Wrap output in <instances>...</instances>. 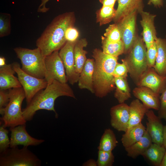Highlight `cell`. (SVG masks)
Here are the masks:
<instances>
[{"instance_id":"obj_3","label":"cell","mask_w":166,"mask_h":166,"mask_svg":"<svg viewBox=\"0 0 166 166\" xmlns=\"http://www.w3.org/2000/svg\"><path fill=\"white\" fill-rule=\"evenodd\" d=\"M92 56L94 60V93L97 97L103 98L116 88L113 72L118 58L106 54L97 48L93 50Z\"/></svg>"},{"instance_id":"obj_13","label":"cell","mask_w":166,"mask_h":166,"mask_svg":"<svg viewBox=\"0 0 166 166\" xmlns=\"http://www.w3.org/2000/svg\"><path fill=\"white\" fill-rule=\"evenodd\" d=\"M110 115L111 126L118 131L125 132L128 126L129 105L124 103L114 105L110 109Z\"/></svg>"},{"instance_id":"obj_43","label":"cell","mask_w":166,"mask_h":166,"mask_svg":"<svg viewBox=\"0 0 166 166\" xmlns=\"http://www.w3.org/2000/svg\"><path fill=\"white\" fill-rule=\"evenodd\" d=\"M83 166H97V161L93 159H90L84 162L82 165Z\"/></svg>"},{"instance_id":"obj_24","label":"cell","mask_w":166,"mask_h":166,"mask_svg":"<svg viewBox=\"0 0 166 166\" xmlns=\"http://www.w3.org/2000/svg\"><path fill=\"white\" fill-rule=\"evenodd\" d=\"M155 41L157 55L153 68L159 75L166 76V39L157 38Z\"/></svg>"},{"instance_id":"obj_22","label":"cell","mask_w":166,"mask_h":166,"mask_svg":"<svg viewBox=\"0 0 166 166\" xmlns=\"http://www.w3.org/2000/svg\"><path fill=\"white\" fill-rule=\"evenodd\" d=\"M129 106V120L128 128L141 123L148 110L137 99L132 101Z\"/></svg>"},{"instance_id":"obj_42","label":"cell","mask_w":166,"mask_h":166,"mask_svg":"<svg viewBox=\"0 0 166 166\" xmlns=\"http://www.w3.org/2000/svg\"><path fill=\"white\" fill-rule=\"evenodd\" d=\"M148 4H152L155 6L160 8L163 5V0H149Z\"/></svg>"},{"instance_id":"obj_8","label":"cell","mask_w":166,"mask_h":166,"mask_svg":"<svg viewBox=\"0 0 166 166\" xmlns=\"http://www.w3.org/2000/svg\"><path fill=\"white\" fill-rule=\"evenodd\" d=\"M12 64L24 90L27 104L38 92L46 87L48 85L47 81L45 78H38L26 73L17 62H14Z\"/></svg>"},{"instance_id":"obj_39","label":"cell","mask_w":166,"mask_h":166,"mask_svg":"<svg viewBox=\"0 0 166 166\" xmlns=\"http://www.w3.org/2000/svg\"><path fill=\"white\" fill-rule=\"evenodd\" d=\"M9 100V89H0V113L2 115L3 110L8 103Z\"/></svg>"},{"instance_id":"obj_32","label":"cell","mask_w":166,"mask_h":166,"mask_svg":"<svg viewBox=\"0 0 166 166\" xmlns=\"http://www.w3.org/2000/svg\"><path fill=\"white\" fill-rule=\"evenodd\" d=\"M114 161V156L112 152L98 150L97 160L98 166H112Z\"/></svg>"},{"instance_id":"obj_16","label":"cell","mask_w":166,"mask_h":166,"mask_svg":"<svg viewBox=\"0 0 166 166\" xmlns=\"http://www.w3.org/2000/svg\"><path fill=\"white\" fill-rule=\"evenodd\" d=\"M132 93L134 96L141 101L148 109H153L158 111L160 105L159 94L143 86L134 88Z\"/></svg>"},{"instance_id":"obj_34","label":"cell","mask_w":166,"mask_h":166,"mask_svg":"<svg viewBox=\"0 0 166 166\" xmlns=\"http://www.w3.org/2000/svg\"><path fill=\"white\" fill-rule=\"evenodd\" d=\"M9 131L3 125L0 127V153L6 150L10 147V140L8 134Z\"/></svg>"},{"instance_id":"obj_14","label":"cell","mask_w":166,"mask_h":166,"mask_svg":"<svg viewBox=\"0 0 166 166\" xmlns=\"http://www.w3.org/2000/svg\"><path fill=\"white\" fill-rule=\"evenodd\" d=\"M137 86L146 87L157 93L161 94L166 88V76L159 75L153 67L148 68Z\"/></svg>"},{"instance_id":"obj_17","label":"cell","mask_w":166,"mask_h":166,"mask_svg":"<svg viewBox=\"0 0 166 166\" xmlns=\"http://www.w3.org/2000/svg\"><path fill=\"white\" fill-rule=\"evenodd\" d=\"M140 14L142 18L140 23L143 28V39L147 49L157 38L154 24L156 15L143 11Z\"/></svg>"},{"instance_id":"obj_18","label":"cell","mask_w":166,"mask_h":166,"mask_svg":"<svg viewBox=\"0 0 166 166\" xmlns=\"http://www.w3.org/2000/svg\"><path fill=\"white\" fill-rule=\"evenodd\" d=\"M16 72L12 64H6L0 68V89L22 87L18 78L14 75Z\"/></svg>"},{"instance_id":"obj_9","label":"cell","mask_w":166,"mask_h":166,"mask_svg":"<svg viewBox=\"0 0 166 166\" xmlns=\"http://www.w3.org/2000/svg\"><path fill=\"white\" fill-rule=\"evenodd\" d=\"M45 78L48 85L54 80L62 83L68 81L64 66L58 51H55L46 56L45 59Z\"/></svg>"},{"instance_id":"obj_26","label":"cell","mask_w":166,"mask_h":166,"mask_svg":"<svg viewBox=\"0 0 166 166\" xmlns=\"http://www.w3.org/2000/svg\"><path fill=\"white\" fill-rule=\"evenodd\" d=\"M116 90L114 97L119 103H122L131 97V90L126 79L114 77Z\"/></svg>"},{"instance_id":"obj_21","label":"cell","mask_w":166,"mask_h":166,"mask_svg":"<svg viewBox=\"0 0 166 166\" xmlns=\"http://www.w3.org/2000/svg\"><path fill=\"white\" fill-rule=\"evenodd\" d=\"M146 131V128L140 123L128 128L122 135L121 141L124 148H127L139 140Z\"/></svg>"},{"instance_id":"obj_33","label":"cell","mask_w":166,"mask_h":166,"mask_svg":"<svg viewBox=\"0 0 166 166\" xmlns=\"http://www.w3.org/2000/svg\"><path fill=\"white\" fill-rule=\"evenodd\" d=\"M104 35L110 41L117 42L121 40L120 32L116 23L109 25L106 29Z\"/></svg>"},{"instance_id":"obj_11","label":"cell","mask_w":166,"mask_h":166,"mask_svg":"<svg viewBox=\"0 0 166 166\" xmlns=\"http://www.w3.org/2000/svg\"><path fill=\"white\" fill-rule=\"evenodd\" d=\"M76 41H67L59 52L63 62L68 81L72 85L78 82L80 74L75 70L74 49Z\"/></svg>"},{"instance_id":"obj_35","label":"cell","mask_w":166,"mask_h":166,"mask_svg":"<svg viewBox=\"0 0 166 166\" xmlns=\"http://www.w3.org/2000/svg\"><path fill=\"white\" fill-rule=\"evenodd\" d=\"M147 49L146 55L148 68H153L155 64L157 55V49L156 41H155Z\"/></svg>"},{"instance_id":"obj_31","label":"cell","mask_w":166,"mask_h":166,"mask_svg":"<svg viewBox=\"0 0 166 166\" xmlns=\"http://www.w3.org/2000/svg\"><path fill=\"white\" fill-rule=\"evenodd\" d=\"M11 16L10 14L1 13L0 14V37L9 35L11 31Z\"/></svg>"},{"instance_id":"obj_45","label":"cell","mask_w":166,"mask_h":166,"mask_svg":"<svg viewBox=\"0 0 166 166\" xmlns=\"http://www.w3.org/2000/svg\"><path fill=\"white\" fill-rule=\"evenodd\" d=\"M6 59L4 57H0V67L5 65Z\"/></svg>"},{"instance_id":"obj_10","label":"cell","mask_w":166,"mask_h":166,"mask_svg":"<svg viewBox=\"0 0 166 166\" xmlns=\"http://www.w3.org/2000/svg\"><path fill=\"white\" fill-rule=\"evenodd\" d=\"M137 12V11H134L116 23L124 44V53L129 52L137 37L136 35V26Z\"/></svg>"},{"instance_id":"obj_5","label":"cell","mask_w":166,"mask_h":166,"mask_svg":"<svg viewBox=\"0 0 166 166\" xmlns=\"http://www.w3.org/2000/svg\"><path fill=\"white\" fill-rule=\"evenodd\" d=\"M22 64V69L27 74L39 78H44L45 74L44 56L37 47L30 49L22 47L14 49Z\"/></svg>"},{"instance_id":"obj_40","label":"cell","mask_w":166,"mask_h":166,"mask_svg":"<svg viewBox=\"0 0 166 166\" xmlns=\"http://www.w3.org/2000/svg\"><path fill=\"white\" fill-rule=\"evenodd\" d=\"M49 0H41V4L38 9L37 11L38 12L45 13L49 10V8L46 7V4Z\"/></svg>"},{"instance_id":"obj_38","label":"cell","mask_w":166,"mask_h":166,"mask_svg":"<svg viewBox=\"0 0 166 166\" xmlns=\"http://www.w3.org/2000/svg\"><path fill=\"white\" fill-rule=\"evenodd\" d=\"M79 36L78 31L74 26L69 27L66 29L65 37L67 41L75 42L78 40Z\"/></svg>"},{"instance_id":"obj_20","label":"cell","mask_w":166,"mask_h":166,"mask_svg":"<svg viewBox=\"0 0 166 166\" xmlns=\"http://www.w3.org/2000/svg\"><path fill=\"white\" fill-rule=\"evenodd\" d=\"M117 1L118 7L113 20L115 23L134 11L140 13L143 11V0H117Z\"/></svg>"},{"instance_id":"obj_44","label":"cell","mask_w":166,"mask_h":166,"mask_svg":"<svg viewBox=\"0 0 166 166\" xmlns=\"http://www.w3.org/2000/svg\"><path fill=\"white\" fill-rule=\"evenodd\" d=\"M163 145L166 149V124L164 126Z\"/></svg>"},{"instance_id":"obj_30","label":"cell","mask_w":166,"mask_h":166,"mask_svg":"<svg viewBox=\"0 0 166 166\" xmlns=\"http://www.w3.org/2000/svg\"><path fill=\"white\" fill-rule=\"evenodd\" d=\"M116 13L114 7L102 6L96 12V22L100 26L108 23L113 20Z\"/></svg>"},{"instance_id":"obj_7","label":"cell","mask_w":166,"mask_h":166,"mask_svg":"<svg viewBox=\"0 0 166 166\" xmlns=\"http://www.w3.org/2000/svg\"><path fill=\"white\" fill-rule=\"evenodd\" d=\"M41 163L28 147L10 148L0 154V166H40Z\"/></svg>"},{"instance_id":"obj_46","label":"cell","mask_w":166,"mask_h":166,"mask_svg":"<svg viewBox=\"0 0 166 166\" xmlns=\"http://www.w3.org/2000/svg\"><path fill=\"white\" fill-rule=\"evenodd\" d=\"M160 166H166V149L164 155Z\"/></svg>"},{"instance_id":"obj_4","label":"cell","mask_w":166,"mask_h":166,"mask_svg":"<svg viewBox=\"0 0 166 166\" xmlns=\"http://www.w3.org/2000/svg\"><path fill=\"white\" fill-rule=\"evenodd\" d=\"M9 102L4 108L1 118L2 125L5 127H13L26 124V121L23 115L22 110V102L26 98L25 94L22 87L9 89Z\"/></svg>"},{"instance_id":"obj_29","label":"cell","mask_w":166,"mask_h":166,"mask_svg":"<svg viewBox=\"0 0 166 166\" xmlns=\"http://www.w3.org/2000/svg\"><path fill=\"white\" fill-rule=\"evenodd\" d=\"M118 143L115 135L111 129H106L100 140L97 148L107 152H112Z\"/></svg>"},{"instance_id":"obj_23","label":"cell","mask_w":166,"mask_h":166,"mask_svg":"<svg viewBox=\"0 0 166 166\" xmlns=\"http://www.w3.org/2000/svg\"><path fill=\"white\" fill-rule=\"evenodd\" d=\"M152 143L151 138L146 130L139 140L125 148V150L128 156L135 159L140 155H142Z\"/></svg>"},{"instance_id":"obj_25","label":"cell","mask_w":166,"mask_h":166,"mask_svg":"<svg viewBox=\"0 0 166 166\" xmlns=\"http://www.w3.org/2000/svg\"><path fill=\"white\" fill-rule=\"evenodd\" d=\"M88 45L85 38L77 40L75 43L74 49L75 68L76 72L80 74L87 59L86 54L87 52L84 49Z\"/></svg>"},{"instance_id":"obj_19","label":"cell","mask_w":166,"mask_h":166,"mask_svg":"<svg viewBox=\"0 0 166 166\" xmlns=\"http://www.w3.org/2000/svg\"><path fill=\"white\" fill-rule=\"evenodd\" d=\"M94 65L93 58L87 59L80 74L78 81V86L80 89H87L92 93H94L93 81Z\"/></svg>"},{"instance_id":"obj_2","label":"cell","mask_w":166,"mask_h":166,"mask_svg":"<svg viewBox=\"0 0 166 166\" xmlns=\"http://www.w3.org/2000/svg\"><path fill=\"white\" fill-rule=\"evenodd\" d=\"M65 96L76 99L74 92L66 83H62L54 80L46 87L38 92L31 101L22 110L23 115L26 121H31L36 112L44 109L53 111L56 118L58 115L54 108V103L57 98Z\"/></svg>"},{"instance_id":"obj_15","label":"cell","mask_w":166,"mask_h":166,"mask_svg":"<svg viewBox=\"0 0 166 166\" xmlns=\"http://www.w3.org/2000/svg\"><path fill=\"white\" fill-rule=\"evenodd\" d=\"M145 115L148 120L146 123V130L152 143L163 145L164 125L161 119L156 115L152 110H148Z\"/></svg>"},{"instance_id":"obj_27","label":"cell","mask_w":166,"mask_h":166,"mask_svg":"<svg viewBox=\"0 0 166 166\" xmlns=\"http://www.w3.org/2000/svg\"><path fill=\"white\" fill-rule=\"evenodd\" d=\"M166 149L163 145L152 143L143 156L156 166H160Z\"/></svg>"},{"instance_id":"obj_41","label":"cell","mask_w":166,"mask_h":166,"mask_svg":"<svg viewBox=\"0 0 166 166\" xmlns=\"http://www.w3.org/2000/svg\"><path fill=\"white\" fill-rule=\"evenodd\" d=\"M117 0H99L102 6H109L114 7L115 4Z\"/></svg>"},{"instance_id":"obj_37","label":"cell","mask_w":166,"mask_h":166,"mask_svg":"<svg viewBox=\"0 0 166 166\" xmlns=\"http://www.w3.org/2000/svg\"><path fill=\"white\" fill-rule=\"evenodd\" d=\"M160 96V105L158 116L161 119L166 121V88Z\"/></svg>"},{"instance_id":"obj_6","label":"cell","mask_w":166,"mask_h":166,"mask_svg":"<svg viewBox=\"0 0 166 166\" xmlns=\"http://www.w3.org/2000/svg\"><path fill=\"white\" fill-rule=\"evenodd\" d=\"M143 39L137 37L128 54L124 59L130 76L137 85L141 77L148 69L146 47Z\"/></svg>"},{"instance_id":"obj_47","label":"cell","mask_w":166,"mask_h":166,"mask_svg":"<svg viewBox=\"0 0 166 166\" xmlns=\"http://www.w3.org/2000/svg\"></svg>"},{"instance_id":"obj_1","label":"cell","mask_w":166,"mask_h":166,"mask_svg":"<svg viewBox=\"0 0 166 166\" xmlns=\"http://www.w3.org/2000/svg\"><path fill=\"white\" fill-rule=\"evenodd\" d=\"M75 22L72 12L62 14L53 18L36 42V46L44 56L61 49L67 42L65 37L66 29L74 26Z\"/></svg>"},{"instance_id":"obj_12","label":"cell","mask_w":166,"mask_h":166,"mask_svg":"<svg viewBox=\"0 0 166 166\" xmlns=\"http://www.w3.org/2000/svg\"><path fill=\"white\" fill-rule=\"evenodd\" d=\"M26 124L20 125L10 127V148L22 145L23 146H36L45 141L43 139H39L31 136L26 130Z\"/></svg>"},{"instance_id":"obj_36","label":"cell","mask_w":166,"mask_h":166,"mask_svg":"<svg viewBox=\"0 0 166 166\" xmlns=\"http://www.w3.org/2000/svg\"><path fill=\"white\" fill-rule=\"evenodd\" d=\"M122 63H117L115 68L113 75L114 77H120L126 79L128 73L127 64L124 59L121 60Z\"/></svg>"},{"instance_id":"obj_28","label":"cell","mask_w":166,"mask_h":166,"mask_svg":"<svg viewBox=\"0 0 166 166\" xmlns=\"http://www.w3.org/2000/svg\"><path fill=\"white\" fill-rule=\"evenodd\" d=\"M103 52L107 55L117 57L124 53V47L121 40L113 42L108 40L105 37L101 36Z\"/></svg>"}]
</instances>
